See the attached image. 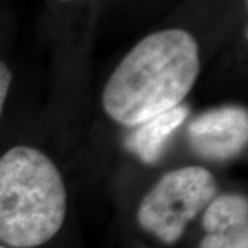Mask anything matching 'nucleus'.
<instances>
[{
    "mask_svg": "<svg viewBox=\"0 0 248 248\" xmlns=\"http://www.w3.org/2000/svg\"><path fill=\"white\" fill-rule=\"evenodd\" d=\"M199 248H248V200L241 193L217 195L204 208Z\"/></svg>",
    "mask_w": 248,
    "mask_h": 248,
    "instance_id": "5",
    "label": "nucleus"
},
{
    "mask_svg": "<svg viewBox=\"0 0 248 248\" xmlns=\"http://www.w3.org/2000/svg\"><path fill=\"white\" fill-rule=\"evenodd\" d=\"M63 1H69V0H63Z\"/></svg>",
    "mask_w": 248,
    "mask_h": 248,
    "instance_id": "9",
    "label": "nucleus"
},
{
    "mask_svg": "<svg viewBox=\"0 0 248 248\" xmlns=\"http://www.w3.org/2000/svg\"><path fill=\"white\" fill-rule=\"evenodd\" d=\"M187 115L189 108L185 104H181L179 107L135 127V131L128 140L130 149L148 164L157 161L170 137L184 124Z\"/></svg>",
    "mask_w": 248,
    "mask_h": 248,
    "instance_id": "6",
    "label": "nucleus"
},
{
    "mask_svg": "<svg viewBox=\"0 0 248 248\" xmlns=\"http://www.w3.org/2000/svg\"><path fill=\"white\" fill-rule=\"evenodd\" d=\"M0 248H6V247H3V246H0Z\"/></svg>",
    "mask_w": 248,
    "mask_h": 248,
    "instance_id": "8",
    "label": "nucleus"
},
{
    "mask_svg": "<svg viewBox=\"0 0 248 248\" xmlns=\"http://www.w3.org/2000/svg\"><path fill=\"white\" fill-rule=\"evenodd\" d=\"M68 190L54 160L29 145L0 156V241L10 247L43 246L61 231Z\"/></svg>",
    "mask_w": 248,
    "mask_h": 248,
    "instance_id": "2",
    "label": "nucleus"
},
{
    "mask_svg": "<svg viewBox=\"0 0 248 248\" xmlns=\"http://www.w3.org/2000/svg\"><path fill=\"white\" fill-rule=\"evenodd\" d=\"M200 71V47L190 32L167 28L149 33L108 78L102 110L113 123L135 128L184 104Z\"/></svg>",
    "mask_w": 248,
    "mask_h": 248,
    "instance_id": "1",
    "label": "nucleus"
},
{
    "mask_svg": "<svg viewBox=\"0 0 248 248\" xmlns=\"http://www.w3.org/2000/svg\"><path fill=\"white\" fill-rule=\"evenodd\" d=\"M190 149L211 161H229L246 151L248 112L240 105H225L205 110L186 127Z\"/></svg>",
    "mask_w": 248,
    "mask_h": 248,
    "instance_id": "4",
    "label": "nucleus"
},
{
    "mask_svg": "<svg viewBox=\"0 0 248 248\" xmlns=\"http://www.w3.org/2000/svg\"><path fill=\"white\" fill-rule=\"evenodd\" d=\"M11 83H13V73L6 62L0 61V117L9 97Z\"/></svg>",
    "mask_w": 248,
    "mask_h": 248,
    "instance_id": "7",
    "label": "nucleus"
},
{
    "mask_svg": "<svg viewBox=\"0 0 248 248\" xmlns=\"http://www.w3.org/2000/svg\"><path fill=\"white\" fill-rule=\"evenodd\" d=\"M246 1H247V0H246Z\"/></svg>",
    "mask_w": 248,
    "mask_h": 248,
    "instance_id": "10",
    "label": "nucleus"
},
{
    "mask_svg": "<svg viewBox=\"0 0 248 248\" xmlns=\"http://www.w3.org/2000/svg\"><path fill=\"white\" fill-rule=\"evenodd\" d=\"M217 195L218 184L208 169L184 166L170 170L142 197L137 221L143 231L171 246Z\"/></svg>",
    "mask_w": 248,
    "mask_h": 248,
    "instance_id": "3",
    "label": "nucleus"
}]
</instances>
